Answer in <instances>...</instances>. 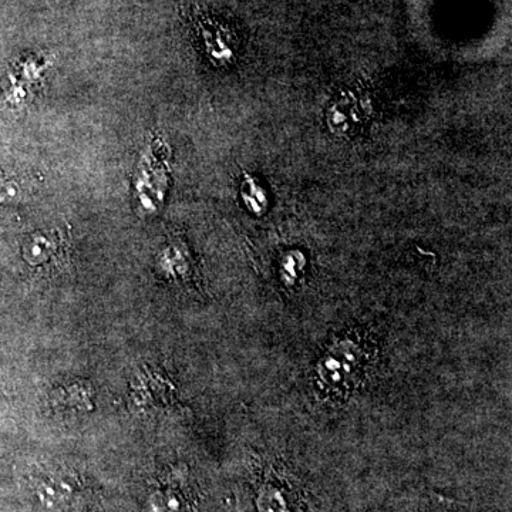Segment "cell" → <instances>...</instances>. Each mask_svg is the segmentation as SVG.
Returning a JSON list of instances; mask_svg holds the SVG:
<instances>
[{
	"label": "cell",
	"instance_id": "cell-1",
	"mask_svg": "<svg viewBox=\"0 0 512 512\" xmlns=\"http://www.w3.org/2000/svg\"><path fill=\"white\" fill-rule=\"evenodd\" d=\"M363 350L355 340L343 339L323 356L318 367L320 383L332 392H346L362 372Z\"/></svg>",
	"mask_w": 512,
	"mask_h": 512
},
{
	"label": "cell",
	"instance_id": "cell-2",
	"mask_svg": "<svg viewBox=\"0 0 512 512\" xmlns=\"http://www.w3.org/2000/svg\"><path fill=\"white\" fill-rule=\"evenodd\" d=\"M33 490L40 503L46 507L59 508L73 500L74 481L60 471L42 473L33 478Z\"/></svg>",
	"mask_w": 512,
	"mask_h": 512
},
{
	"label": "cell",
	"instance_id": "cell-3",
	"mask_svg": "<svg viewBox=\"0 0 512 512\" xmlns=\"http://www.w3.org/2000/svg\"><path fill=\"white\" fill-rule=\"evenodd\" d=\"M35 180L12 171H0V205L22 201L33 190Z\"/></svg>",
	"mask_w": 512,
	"mask_h": 512
},
{
	"label": "cell",
	"instance_id": "cell-4",
	"mask_svg": "<svg viewBox=\"0 0 512 512\" xmlns=\"http://www.w3.org/2000/svg\"><path fill=\"white\" fill-rule=\"evenodd\" d=\"M259 511L261 512H292L284 494L274 487H266L259 495Z\"/></svg>",
	"mask_w": 512,
	"mask_h": 512
}]
</instances>
